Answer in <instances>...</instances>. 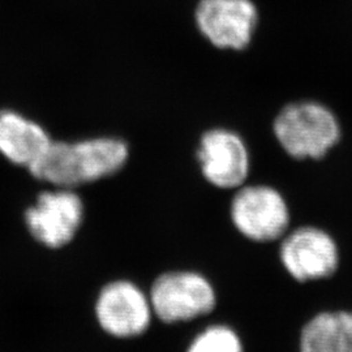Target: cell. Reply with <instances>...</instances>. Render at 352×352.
<instances>
[{
	"instance_id": "9",
	"label": "cell",
	"mask_w": 352,
	"mask_h": 352,
	"mask_svg": "<svg viewBox=\"0 0 352 352\" xmlns=\"http://www.w3.org/2000/svg\"><path fill=\"white\" fill-rule=\"evenodd\" d=\"M197 155L202 174L219 188L239 187L250 173V155L244 141L226 129L205 133Z\"/></svg>"
},
{
	"instance_id": "7",
	"label": "cell",
	"mask_w": 352,
	"mask_h": 352,
	"mask_svg": "<svg viewBox=\"0 0 352 352\" xmlns=\"http://www.w3.org/2000/svg\"><path fill=\"white\" fill-rule=\"evenodd\" d=\"M196 21L215 46L243 50L251 43L258 12L252 0H201Z\"/></svg>"
},
{
	"instance_id": "10",
	"label": "cell",
	"mask_w": 352,
	"mask_h": 352,
	"mask_svg": "<svg viewBox=\"0 0 352 352\" xmlns=\"http://www.w3.org/2000/svg\"><path fill=\"white\" fill-rule=\"evenodd\" d=\"M52 140L34 120L13 110H0V154L11 164L29 168Z\"/></svg>"
},
{
	"instance_id": "5",
	"label": "cell",
	"mask_w": 352,
	"mask_h": 352,
	"mask_svg": "<svg viewBox=\"0 0 352 352\" xmlns=\"http://www.w3.org/2000/svg\"><path fill=\"white\" fill-rule=\"evenodd\" d=\"M279 256L289 276L302 283L333 277L340 266L336 240L318 227L292 231L283 240Z\"/></svg>"
},
{
	"instance_id": "11",
	"label": "cell",
	"mask_w": 352,
	"mask_h": 352,
	"mask_svg": "<svg viewBox=\"0 0 352 352\" xmlns=\"http://www.w3.org/2000/svg\"><path fill=\"white\" fill-rule=\"evenodd\" d=\"M300 352H352V312H321L300 334Z\"/></svg>"
},
{
	"instance_id": "6",
	"label": "cell",
	"mask_w": 352,
	"mask_h": 352,
	"mask_svg": "<svg viewBox=\"0 0 352 352\" xmlns=\"http://www.w3.org/2000/svg\"><path fill=\"white\" fill-rule=\"evenodd\" d=\"M84 205L69 189L42 192L25 212L30 235L49 248H60L75 238L82 222Z\"/></svg>"
},
{
	"instance_id": "2",
	"label": "cell",
	"mask_w": 352,
	"mask_h": 352,
	"mask_svg": "<svg viewBox=\"0 0 352 352\" xmlns=\"http://www.w3.org/2000/svg\"><path fill=\"white\" fill-rule=\"evenodd\" d=\"M273 131L282 149L299 161L325 158L343 136L338 115L317 100L286 104L276 116Z\"/></svg>"
},
{
	"instance_id": "1",
	"label": "cell",
	"mask_w": 352,
	"mask_h": 352,
	"mask_svg": "<svg viewBox=\"0 0 352 352\" xmlns=\"http://www.w3.org/2000/svg\"><path fill=\"white\" fill-rule=\"evenodd\" d=\"M126 158L128 148L122 140L102 138L75 144L52 141L28 170L38 180L71 188L113 175L124 166Z\"/></svg>"
},
{
	"instance_id": "12",
	"label": "cell",
	"mask_w": 352,
	"mask_h": 352,
	"mask_svg": "<svg viewBox=\"0 0 352 352\" xmlns=\"http://www.w3.org/2000/svg\"><path fill=\"white\" fill-rule=\"evenodd\" d=\"M188 352H243L238 334L222 325L206 327L189 346Z\"/></svg>"
},
{
	"instance_id": "3",
	"label": "cell",
	"mask_w": 352,
	"mask_h": 352,
	"mask_svg": "<svg viewBox=\"0 0 352 352\" xmlns=\"http://www.w3.org/2000/svg\"><path fill=\"white\" fill-rule=\"evenodd\" d=\"M151 309L164 322L188 321L215 307L210 282L192 272H173L157 278L151 291Z\"/></svg>"
},
{
	"instance_id": "4",
	"label": "cell",
	"mask_w": 352,
	"mask_h": 352,
	"mask_svg": "<svg viewBox=\"0 0 352 352\" xmlns=\"http://www.w3.org/2000/svg\"><path fill=\"white\" fill-rule=\"evenodd\" d=\"M231 218L245 238L265 243L285 235L289 225V210L277 189L251 186L240 189L234 197Z\"/></svg>"
},
{
	"instance_id": "8",
	"label": "cell",
	"mask_w": 352,
	"mask_h": 352,
	"mask_svg": "<svg viewBox=\"0 0 352 352\" xmlns=\"http://www.w3.org/2000/svg\"><path fill=\"white\" fill-rule=\"evenodd\" d=\"M151 312L149 298L128 280H116L104 286L96 305L102 329L118 338L142 334L151 325Z\"/></svg>"
}]
</instances>
